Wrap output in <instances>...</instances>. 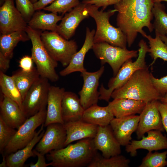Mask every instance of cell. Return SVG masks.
I'll list each match as a JSON object with an SVG mask.
<instances>
[{"mask_svg":"<svg viewBox=\"0 0 167 167\" xmlns=\"http://www.w3.org/2000/svg\"><path fill=\"white\" fill-rule=\"evenodd\" d=\"M35 149L44 155L52 150L65 147L66 134L63 124L54 123L48 125Z\"/></svg>","mask_w":167,"mask_h":167,"instance_id":"obj_12","label":"cell"},{"mask_svg":"<svg viewBox=\"0 0 167 167\" xmlns=\"http://www.w3.org/2000/svg\"><path fill=\"white\" fill-rule=\"evenodd\" d=\"M7 162L6 159V156L3 155L2 161L0 164V167H7Z\"/></svg>","mask_w":167,"mask_h":167,"instance_id":"obj_45","label":"cell"},{"mask_svg":"<svg viewBox=\"0 0 167 167\" xmlns=\"http://www.w3.org/2000/svg\"><path fill=\"white\" fill-rule=\"evenodd\" d=\"M95 32L94 29L91 31L88 28H86L85 40L82 47L75 54L68 66L60 71L61 76H65L74 72L81 73L86 70L84 66V60L86 53L92 49Z\"/></svg>","mask_w":167,"mask_h":167,"instance_id":"obj_21","label":"cell"},{"mask_svg":"<svg viewBox=\"0 0 167 167\" xmlns=\"http://www.w3.org/2000/svg\"><path fill=\"white\" fill-rule=\"evenodd\" d=\"M165 7L161 2H154L152 12L154 17L153 24L155 33L167 36V13Z\"/></svg>","mask_w":167,"mask_h":167,"instance_id":"obj_33","label":"cell"},{"mask_svg":"<svg viewBox=\"0 0 167 167\" xmlns=\"http://www.w3.org/2000/svg\"><path fill=\"white\" fill-rule=\"evenodd\" d=\"M33 152L36 156L37 157V161L35 163H31L29 165L30 167H46L49 166H51V162L47 163L45 162V159L44 155L43 154L37 151L35 149H33Z\"/></svg>","mask_w":167,"mask_h":167,"instance_id":"obj_41","label":"cell"},{"mask_svg":"<svg viewBox=\"0 0 167 167\" xmlns=\"http://www.w3.org/2000/svg\"><path fill=\"white\" fill-rule=\"evenodd\" d=\"M15 129L8 125L0 116V152L2 154L4 150L15 135Z\"/></svg>","mask_w":167,"mask_h":167,"instance_id":"obj_36","label":"cell"},{"mask_svg":"<svg viewBox=\"0 0 167 167\" xmlns=\"http://www.w3.org/2000/svg\"><path fill=\"white\" fill-rule=\"evenodd\" d=\"M148 67L136 71L122 86L114 90L111 97L129 98L147 103L159 100L162 96L152 82Z\"/></svg>","mask_w":167,"mask_h":167,"instance_id":"obj_3","label":"cell"},{"mask_svg":"<svg viewBox=\"0 0 167 167\" xmlns=\"http://www.w3.org/2000/svg\"><path fill=\"white\" fill-rule=\"evenodd\" d=\"M12 76L21 94L23 101L30 88L40 77L35 67L29 72L24 71L21 70H19Z\"/></svg>","mask_w":167,"mask_h":167,"instance_id":"obj_29","label":"cell"},{"mask_svg":"<svg viewBox=\"0 0 167 167\" xmlns=\"http://www.w3.org/2000/svg\"><path fill=\"white\" fill-rule=\"evenodd\" d=\"M47 79L41 77L34 83L22 102V111L27 118L46 109L50 85Z\"/></svg>","mask_w":167,"mask_h":167,"instance_id":"obj_10","label":"cell"},{"mask_svg":"<svg viewBox=\"0 0 167 167\" xmlns=\"http://www.w3.org/2000/svg\"><path fill=\"white\" fill-rule=\"evenodd\" d=\"M151 77L155 87L163 96L167 93V75L158 79L155 77L151 73Z\"/></svg>","mask_w":167,"mask_h":167,"instance_id":"obj_38","label":"cell"},{"mask_svg":"<svg viewBox=\"0 0 167 167\" xmlns=\"http://www.w3.org/2000/svg\"><path fill=\"white\" fill-rule=\"evenodd\" d=\"M167 150L159 152H148L139 167H164L167 165Z\"/></svg>","mask_w":167,"mask_h":167,"instance_id":"obj_34","label":"cell"},{"mask_svg":"<svg viewBox=\"0 0 167 167\" xmlns=\"http://www.w3.org/2000/svg\"><path fill=\"white\" fill-rule=\"evenodd\" d=\"M93 141L96 149L101 151L104 157L108 158L121 153V146L116 138L110 125L98 126Z\"/></svg>","mask_w":167,"mask_h":167,"instance_id":"obj_17","label":"cell"},{"mask_svg":"<svg viewBox=\"0 0 167 167\" xmlns=\"http://www.w3.org/2000/svg\"><path fill=\"white\" fill-rule=\"evenodd\" d=\"M28 26V23L15 6L14 0H4L0 7L1 34L25 31Z\"/></svg>","mask_w":167,"mask_h":167,"instance_id":"obj_11","label":"cell"},{"mask_svg":"<svg viewBox=\"0 0 167 167\" xmlns=\"http://www.w3.org/2000/svg\"><path fill=\"white\" fill-rule=\"evenodd\" d=\"M154 3L156 2H167V0H152Z\"/></svg>","mask_w":167,"mask_h":167,"instance_id":"obj_48","label":"cell"},{"mask_svg":"<svg viewBox=\"0 0 167 167\" xmlns=\"http://www.w3.org/2000/svg\"><path fill=\"white\" fill-rule=\"evenodd\" d=\"M64 88L50 86L48 95L46 114L44 126L54 123L64 124L62 114V101Z\"/></svg>","mask_w":167,"mask_h":167,"instance_id":"obj_19","label":"cell"},{"mask_svg":"<svg viewBox=\"0 0 167 167\" xmlns=\"http://www.w3.org/2000/svg\"><path fill=\"white\" fill-rule=\"evenodd\" d=\"M80 3L79 0H56L43 9L56 14L62 13L63 15L70 11Z\"/></svg>","mask_w":167,"mask_h":167,"instance_id":"obj_35","label":"cell"},{"mask_svg":"<svg viewBox=\"0 0 167 167\" xmlns=\"http://www.w3.org/2000/svg\"><path fill=\"white\" fill-rule=\"evenodd\" d=\"M16 7L27 23L35 12L33 4L30 0H15Z\"/></svg>","mask_w":167,"mask_h":167,"instance_id":"obj_37","label":"cell"},{"mask_svg":"<svg viewBox=\"0 0 167 167\" xmlns=\"http://www.w3.org/2000/svg\"><path fill=\"white\" fill-rule=\"evenodd\" d=\"M147 136H143L140 140H132L126 146V151L131 156L137 154V150L145 149L148 152L167 149V138L158 130H151L147 132Z\"/></svg>","mask_w":167,"mask_h":167,"instance_id":"obj_16","label":"cell"},{"mask_svg":"<svg viewBox=\"0 0 167 167\" xmlns=\"http://www.w3.org/2000/svg\"><path fill=\"white\" fill-rule=\"evenodd\" d=\"M90 16L87 4L80 2L77 6L66 14L58 25L57 32L69 40L74 34L80 23Z\"/></svg>","mask_w":167,"mask_h":167,"instance_id":"obj_15","label":"cell"},{"mask_svg":"<svg viewBox=\"0 0 167 167\" xmlns=\"http://www.w3.org/2000/svg\"><path fill=\"white\" fill-rule=\"evenodd\" d=\"M90 16L94 19L96 29L94 37V43L106 42L113 46L126 48L125 35L119 28H116L109 23L110 17L116 12L115 9L104 11L93 5L87 4Z\"/></svg>","mask_w":167,"mask_h":167,"instance_id":"obj_4","label":"cell"},{"mask_svg":"<svg viewBox=\"0 0 167 167\" xmlns=\"http://www.w3.org/2000/svg\"><path fill=\"white\" fill-rule=\"evenodd\" d=\"M92 49L101 64H108L111 67L113 76L117 74L127 61L138 56V50H128L112 45L106 42L94 43Z\"/></svg>","mask_w":167,"mask_h":167,"instance_id":"obj_8","label":"cell"},{"mask_svg":"<svg viewBox=\"0 0 167 167\" xmlns=\"http://www.w3.org/2000/svg\"><path fill=\"white\" fill-rule=\"evenodd\" d=\"M10 60L0 52V72L5 73L9 69Z\"/></svg>","mask_w":167,"mask_h":167,"instance_id":"obj_43","label":"cell"},{"mask_svg":"<svg viewBox=\"0 0 167 167\" xmlns=\"http://www.w3.org/2000/svg\"><path fill=\"white\" fill-rule=\"evenodd\" d=\"M2 95L0 102V116L8 125L17 130L27 118L16 102Z\"/></svg>","mask_w":167,"mask_h":167,"instance_id":"obj_22","label":"cell"},{"mask_svg":"<svg viewBox=\"0 0 167 167\" xmlns=\"http://www.w3.org/2000/svg\"><path fill=\"white\" fill-rule=\"evenodd\" d=\"M33 62L31 56L25 55L20 59L19 62V66L21 70L24 71H30L34 67L33 66Z\"/></svg>","mask_w":167,"mask_h":167,"instance_id":"obj_40","label":"cell"},{"mask_svg":"<svg viewBox=\"0 0 167 167\" xmlns=\"http://www.w3.org/2000/svg\"><path fill=\"white\" fill-rule=\"evenodd\" d=\"M25 31L32 42L31 57L40 76L52 82L58 81L59 77L55 70L58 62L51 56L43 44L41 38L42 32L28 25Z\"/></svg>","mask_w":167,"mask_h":167,"instance_id":"obj_6","label":"cell"},{"mask_svg":"<svg viewBox=\"0 0 167 167\" xmlns=\"http://www.w3.org/2000/svg\"><path fill=\"white\" fill-rule=\"evenodd\" d=\"M56 0H39L33 4L35 11L41 10Z\"/></svg>","mask_w":167,"mask_h":167,"instance_id":"obj_44","label":"cell"},{"mask_svg":"<svg viewBox=\"0 0 167 167\" xmlns=\"http://www.w3.org/2000/svg\"><path fill=\"white\" fill-rule=\"evenodd\" d=\"M154 3L152 0H122L114 5L118 12L117 25L126 36L129 47L133 44L138 33L142 36L146 33L144 27L150 32L154 30L151 22Z\"/></svg>","mask_w":167,"mask_h":167,"instance_id":"obj_1","label":"cell"},{"mask_svg":"<svg viewBox=\"0 0 167 167\" xmlns=\"http://www.w3.org/2000/svg\"><path fill=\"white\" fill-rule=\"evenodd\" d=\"M30 40L24 31L1 34L0 36V52L10 59L13 56L14 49L18 43L20 41L25 42Z\"/></svg>","mask_w":167,"mask_h":167,"instance_id":"obj_28","label":"cell"},{"mask_svg":"<svg viewBox=\"0 0 167 167\" xmlns=\"http://www.w3.org/2000/svg\"><path fill=\"white\" fill-rule=\"evenodd\" d=\"M155 36L154 38L150 35H147L146 33L142 36L149 41L148 52L153 59L150 66L153 65L158 58L167 62V46L161 40L159 34L155 33Z\"/></svg>","mask_w":167,"mask_h":167,"instance_id":"obj_31","label":"cell"},{"mask_svg":"<svg viewBox=\"0 0 167 167\" xmlns=\"http://www.w3.org/2000/svg\"><path fill=\"white\" fill-rule=\"evenodd\" d=\"M41 38L51 56L64 67L68 66L77 51L78 46L75 41H69L57 32L44 31L41 32Z\"/></svg>","mask_w":167,"mask_h":167,"instance_id":"obj_7","label":"cell"},{"mask_svg":"<svg viewBox=\"0 0 167 167\" xmlns=\"http://www.w3.org/2000/svg\"><path fill=\"white\" fill-rule=\"evenodd\" d=\"M160 36L161 40L167 46V36L165 35H160Z\"/></svg>","mask_w":167,"mask_h":167,"instance_id":"obj_47","label":"cell"},{"mask_svg":"<svg viewBox=\"0 0 167 167\" xmlns=\"http://www.w3.org/2000/svg\"><path fill=\"white\" fill-rule=\"evenodd\" d=\"M114 117L108 105L101 107L96 104L85 110L82 119L93 124L105 126L109 125Z\"/></svg>","mask_w":167,"mask_h":167,"instance_id":"obj_27","label":"cell"},{"mask_svg":"<svg viewBox=\"0 0 167 167\" xmlns=\"http://www.w3.org/2000/svg\"><path fill=\"white\" fill-rule=\"evenodd\" d=\"M147 103L129 98L114 99L109 103L110 108L114 117L121 118L140 114Z\"/></svg>","mask_w":167,"mask_h":167,"instance_id":"obj_25","label":"cell"},{"mask_svg":"<svg viewBox=\"0 0 167 167\" xmlns=\"http://www.w3.org/2000/svg\"><path fill=\"white\" fill-rule=\"evenodd\" d=\"M63 17L62 15H58L57 14L53 12L47 13L40 10L37 11L28 22V25L35 29L56 32L57 23L62 19Z\"/></svg>","mask_w":167,"mask_h":167,"instance_id":"obj_26","label":"cell"},{"mask_svg":"<svg viewBox=\"0 0 167 167\" xmlns=\"http://www.w3.org/2000/svg\"><path fill=\"white\" fill-rule=\"evenodd\" d=\"M39 0H30L31 2L34 4L37 2Z\"/></svg>","mask_w":167,"mask_h":167,"instance_id":"obj_49","label":"cell"},{"mask_svg":"<svg viewBox=\"0 0 167 167\" xmlns=\"http://www.w3.org/2000/svg\"><path fill=\"white\" fill-rule=\"evenodd\" d=\"M85 110L75 93L65 91L62 101V117L64 123L82 119Z\"/></svg>","mask_w":167,"mask_h":167,"instance_id":"obj_23","label":"cell"},{"mask_svg":"<svg viewBox=\"0 0 167 167\" xmlns=\"http://www.w3.org/2000/svg\"><path fill=\"white\" fill-rule=\"evenodd\" d=\"M93 139L79 140L65 148L52 150L46 154L47 159L54 167L87 166L97 153Z\"/></svg>","mask_w":167,"mask_h":167,"instance_id":"obj_2","label":"cell"},{"mask_svg":"<svg viewBox=\"0 0 167 167\" xmlns=\"http://www.w3.org/2000/svg\"><path fill=\"white\" fill-rule=\"evenodd\" d=\"M158 109L164 128L167 134V105L159 102Z\"/></svg>","mask_w":167,"mask_h":167,"instance_id":"obj_42","label":"cell"},{"mask_svg":"<svg viewBox=\"0 0 167 167\" xmlns=\"http://www.w3.org/2000/svg\"><path fill=\"white\" fill-rule=\"evenodd\" d=\"M0 87L2 94L16 102L22 111L23 99L12 76L0 72Z\"/></svg>","mask_w":167,"mask_h":167,"instance_id":"obj_30","label":"cell"},{"mask_svg":"<svg viewBox=\"0 0 167 167\" xmlns=\"http://www.w3.org/2000/svg\"><path fill=\"white\" fill-rule=\"evenodd\" d=\"M46 114L45 109L27 118L17 130L15 135L5 147L2 155L6 156L15 152L27 145L34 137L37 128L44 123Z\"/></svg>","mask_w":167,"mask_h":167,"instance_id":"obj_9","label":"cell"},{"mask_svg":"<svg viewBox=\"0 0 167 167\" xmlns=\"http://www.w3.org/2000/svg\"><path fill=\"white\" fill-rule=\"evenodd\" d=\"M158 100L147 103L140 114L139 119L136 133L140 138L146 133L152 130L164 132V128L160 113Z\"/></svg>","mask_w":167,"mask_h":167,"instance_id":"obj_14","label":"cell"},{"mask_svg":"<svg viewBox=\"0 0 167 167\" xmlns=\"http://www.w3.org/2000/svg\"><path fill=\"white\" fill-rule=\"evenodd\" d=\"M160 100L161 103L167 105V93L162 96Z\"/></svg>","mask_w":167,"mask_h":167,"instance_id":"obj_46","label":"cell"},{"mask_svg":"<svg viewBox=\"0 0 167 167\" xmlns=\"http://www.w3.org/2000/svg\"></svg>","mask_w":167,"mask_h":167,"instance_id":"obj_50","label":"cell"},{"mask_svg":"<svg viewBox=\"0 0 167 167\" xmlns=\"http://www.w3.org/2000/svg\"><path fill=\"white\" fill-rule=\"evenodd\" d=\"M104 70V66H102L95 72H89L86 70L81 72L83 84L79 94L81 103L85 109L97 104L99 96V91L97 90L99 80Z\"/></svg>","mask_w":167,"mask_h":167,"instance_id":"obj_13","label":"cell"},{"mask_svg":"<svg viewBox=\"0 0 167 167\" xmlns=\"http://www.w3.org/2000/svg\"><path fill=\"white\" fill-rule=\"evenodd\" d=\"M63 125L66 134L65 147L75 141L94 138L98 127V126L88 123L82 119L66 122Z\"/></svg>","mask_w":167,"mask_h":167,"instance_id":"obj_20","label":"cell"},{"mask_svg":"<svg viewBox=\"0 0 167 167\" xmlns=\"http://www.w3.org/2000/svg\"><path fill=\"white\" fill-rule=\"evenodd\" d=\"M44 123L36 132L32 139L23 148L6 156L7 167H23L25 162L29 157L36 156L33 152V147L39 141L45 131L43 129Z\"/></svg>","mask_w":167,"mask_h":167,"instance_id":"obj_24","label":"cell"},{"mask_svg":"<svg viewBox=\"0 0 167 167\" xmlns=\"http://www.w3.org/2000/svg\"><path fill=\"white\" fill-rule=\"evenodd\" d=\"M139 115H133L121 118H114L110 125L114 135L121 146H126L130 142L132 133L136 131Z\"/></svg>","mask_w":167,"mask_h":167,"instance_id":"obj_18","label":"cell"},{"mask_svg":"<svg viewBox=\"0 0 167 167\" xmlns=\"http://www.w3.org/2000/svg\"><path fill=\"white\" fill-rule=\"evenodd\" d=\"M130 161L120 154L108 158L97 153L88 167H129Z\"/></svg>","mask_w":167,"mask_h":167,"instance_id":"obj_32","label":"cell"},{"mask_svg":"<svg viewBox=\"0 0 167 167\" xmlns=\"http://www.w3.org/2000/svg\"><path fill=\"white\" fill-rule=\"evenodd\" d=\"M138 56L136 60L133 62L131 59L126 62L122 66L116 75L111 78L106 88L102 84L99 90V100L108 102L113 92L122 86L137 70L148 67L145 62L146 54L149 47L143 39L138 44Z\"/></svg>","mask_w":167,"mask_h":167,"instance_id":"obj_5","label":"cell"},{"mask_svg":"<svg viewBox=\"0 0 167 167\" xmlns=\"http://www.w3.org/2000/svg\"><path fill=\"white\" fill-rule=\"evenodd\" d=\"M122 0H83L82 2L86 4L94 5L104 10L108 6L115 5Z\"/></svg>","mask_w":167,"mask_h":167,"instance_id":"obj_39","label":"cell"}]
</instances>
